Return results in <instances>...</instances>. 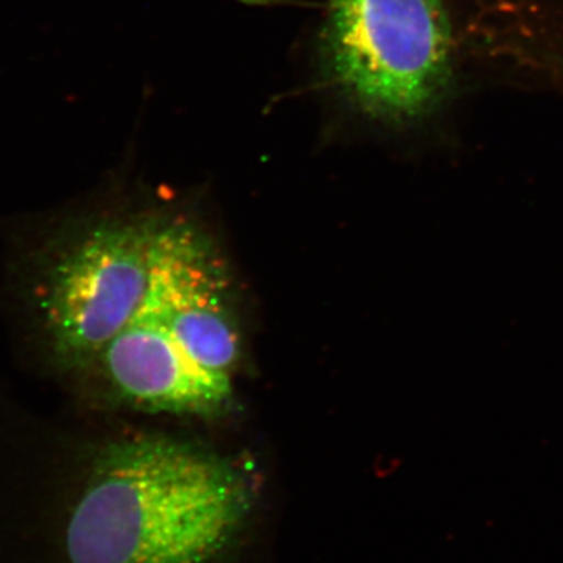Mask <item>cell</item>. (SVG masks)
I'll return each mask as SVG.
<instances>
[{"mask_svg": "<svg viewBox=\"0 0 563 563\" xmlns=\"http://www.w3.org/2000/svg\"><path fill=\"white\" fill-rule=\"evenodd\" d=\"M254 487L217 453L169 437L103 448L70 509L69 563H232Z\"/></svg>", "mask_w": 563, "mask_h": 563, "instance_id": "1", "label": "cell"}, {"mask_svg": "<svg viewBox=\"0 0 563 563\" xmlns=\"http://www.w3.org/2000/svg\"><path fill=\"white\" fill-rule=\"evenodd\" d=\"M317 57L329 90L351 113L410 128L450 95L453 29L443 0H328Z\"/></svg>", "mask_w": 563, "mask_h": 563, "instance_id": "2", "label": "cell"}, {"mask_svg": "<svg viewBox=\"0 0 563 563\" xmlns=\"http://www.w3.org/2000/svg\"><path fill=\"white\" fill-rule=\"evenodd\" d=\"M155 220H106L70 236L44 266L40 318L65 372L96 365L146 298Z\"/></svg>", "mask_w": 563, "mask_h": 563, "instance_id": "3", "label": "cell"}, {"mask_svg": "<svg viewBox=\"0 0 563 563\" xmlns=\"http://www.w3.org/2000/svg\"><path fill=\"white\" fill-rule=\"evenodd\" d=\"M144 303L207 372L232 380L242 335L228 274L209 239L191 222L155 220Z\"/></svg>", "mask_w": 563, "mask_h": 563, "instance_id": "4", "label": "cell"}, {"mask_svg": "<svg viewBox=\"0 0 563 563\" xmlns=\"http://www.w3.org/2000/svg\"><path fill=\"white\" fill-rule=\"evenodd\" d=\"M96 365L111 393L143 412L211 418L232 404V380L192 361L144 301Z\"/></svg>", "mask_w": 563, "mask_h": 563, "instance_id": "5", "label": "cell"}]
</instances>
